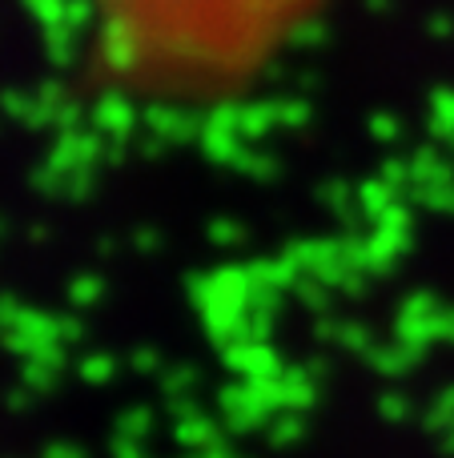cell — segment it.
Segmentation results:
<instances>
[{"label":"cell","mask_w":454,"mask_h":458,"mask_svg":"<svg viewBox=\"0 0 454 458\" xmlns=\"http://www.w3.org/2000/svg\"><path fill=\"white\" fill-rule=\"evenodd\" d=\"M109 77L157 101L246 89L326 0H88Z\"/></svg>","instance_id":"obj_1"}]
</instances>
